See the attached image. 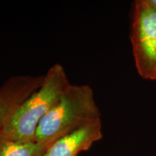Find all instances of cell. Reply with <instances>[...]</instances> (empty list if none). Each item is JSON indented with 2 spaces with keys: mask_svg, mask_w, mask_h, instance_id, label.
I'll use <instances>...</instances> for the list:
<instances>
[{
  "mask_svg": "<svg viewBox=\"0 0 156 156\" xmlns=\"http://www.w3.org/2000/svg\"><path fill=\"white\" fill-rule=\"evenodd\" d=\"M70 84L63 66L55 64L51 67L38 88L8 116L2 133L16 141L36 142L39 124L55 106Z\"/></svg>",
  "mask_w": 156,
  "mask_h": 156,
  "instance_id": "1",
  "label": "cell"
},
{
  "mask_svg": "<svg viewBox=\"0 0 156 156\" xmlns=\"http://www.w3.org/2000/svg\"><path fill=\"white\" fill-rule=\"evenodd\" d=\"M147 1L150 4V5H151L153 8L156 9V0H147Z\"/></svg>",
  "mask_w": 156,
  "mask_h": 156,
  "instance_id": "8",
  "label": "cell"
},
{
  "mask_svg": "<svg viewBox=\"0 0 156 156\" xmlns=\"http://www.w3.org/2000/svg\"><path fill=\"white\" fill-rule=\"evenodd\" d=\"M101 120L93 91L87 85H73L40 122L36 142L48 146L62 136Z\"/></svg>",
  "mask_w": 156,
  "mask_h": 156,
  "instance_id": "2",
  "label": "cell"
},
{
  "mask_svg": "<svg viewBox=\"0 0 156 156\" xmlns=\"http://www.w3.org/2000/svg\"><path fill=\"white\" fill-rule=\"evenodd\" d=\"M48 146L13 140L0 132V156H43Z\"/></svg>",
  "mask_w": 156,
  "mask_h": 156,
  "instance_id": "6",
  "label": "cell"
},
{
  "mask_svg": "<svg viewBox=\"0 0 156 156\" xmlns=\"http://www.w3.org/2000/svg\"><path fill=\"white\" fill-rule=\"evenodd\" d=\"M102 137L101 120L95 121L56 140L43 156H77Z\"/></svg>",
  "mask_w": 156,
  "mask_h": 156,
  "instance_id": "3",
  "label": "cell"
},
{
  "mask_svg": "<svg viewBox=\"0 0 156 156\" xmlns=\"http://www.w3.org/2000/svg\"><path fill=\"white\" fill-rule=\"evenodd\" d=\"M130 40L132 47L156 40V9L147 0L134 2Z\"/></svg>",
  "mask_w": 156,
  "mask_h": 156,
  "instance_id": "5",
  "label": "cell"
},
{
  "mask_svg": "<svg viewBox=\"0 0 156 156\" xmlns=\"http://www.w3.org/2000/svg\"><path fill=\"white\" fill-rule=\"evenodd\" d=\"M154 69H155L154 80H156V40L154 43Z\"/></svg>",
  "mask_w": 156,
  "mask_h": 156,
  "instance_id": "7",
  "label": "cell"
},
{
  "mask_svg": "<svg viewBox=\"0 0 156 156\" xmlns=\"http://www.w3.org/2000/svg\"><path fill=\"white\" fill-rule=\"evenodd\" d=\"M41 83L39 77L20 75L9 78L0 87V132L11 113L38 89Z\"/></svg>",
  "mask_w": 156,
  "mask_h": 156,
  "instance_id": "4",
  "label": "cell"
}]
</instances>
